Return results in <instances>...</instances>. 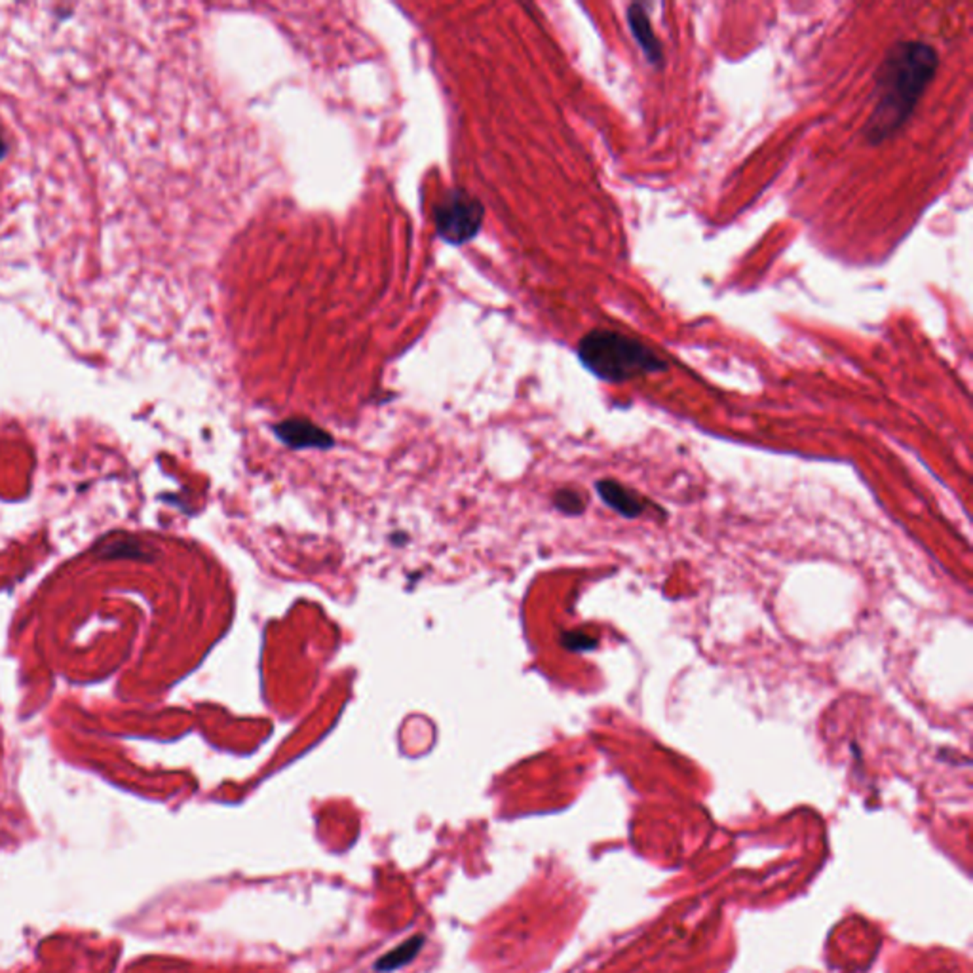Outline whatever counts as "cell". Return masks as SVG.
Segmentation results:
<instances>
[{
	"instance_id": "6da1fadb",
	"label": "cell",
	"mask_w": 973,
	"mask_h": 973,
	"mask_svg": "<svg viewBox=\"0 0 973 973\" xmlns=\"http://www.w3.org/2000/svg\"><path fill=\"white\" fill-rule=\"evenodd\" d=\"M938 69V50L921 40H903L886 51L876 71L873 113L865 124L869 143L881 145L907 124Z\"/></svg>"
},
{
	"instance_id": "7a4b0ae2",
	"label": "cell",
	"mask_w": 973,
	"mask_h": 973,
	"mask_svg": "<svg viewBox=\"0 0 973 973\" xmlns=\"http://www.w3.org/2000/svg\"><path fill=\"white\" fill-rule=\"evenodd\" d=\"M582 365L597 379L625 382L668 371L670 364L635 337L610 329H593L578 342Z\"/></svg>"
},
{
	"instance_id": "3957f363",
	"label": "cell",
	"mask_w": 973,
	"mask_h": 973,
	"mask_svg": "<svg viewBox=\"0 0 973 973\" xmlns=\"http://www.w3.org/2000/svg\"><path fill=\"white\" fill-rule=\"evenodd\" d=\"M483 204L462 189H451L434 206L437 236L451 246L468 244L482 231Z\"/></svg>"
},
{
	"instance_id": "277c9868",
	"label": "cell",
	"mask_w": 973,
	"mask_h": 973,
	"mask_svg": "<svg viewBox=\"0 0 973 973\" xmlns=\"http://www.w3.org/2000/svg\"><path fill=\"white\" fill-rule=\"evenodd\" d=\"M274 432L286 445L295 447V449H304V447L326 449L333 445V439L326 430L318 428L316 424L304 419H289V420L279 422L276 424Z\"/></svg>"
},
{
	"instance_id": "5b68a950",
	"label": "cell",
	"mask_w": 973,
	"mask_h": 973,
	"mask_svg": "<svg viewBox=\"0 0 973 973\" xmlns=\"http://www.w3.org/2000/svg\"><path fill=\"white\" fill-rule=\"evenodd\" d=\"M595 489H597L599 498H601L610 510H615L618 515L625 519H637L647 510V502L641 497H637L633 490L615 482V479H601V482L595 483Z\"/></svg>"
},
{
	"instance_id": "8992f818",
	"label": "cell",
	"mask_w": 973,
	"mask_h": 973,
	"mask_svg": "<svg viewBox=\"0 0 973 973\" xmlns=\"http://www.w3.org/2000/svg\"><path fill=\"white\" fill-rule=\"evenodd\" d=\"M625 16H628V25H630V31L635 38V43L645 53V58L648 59V63L660 65L662 59H663V50H662V44H660V40H658L655 29H652V23H650L648 13L645 12V6L632 4L628 8V13H625Z\"/></svg>"
},
{
	"instance_id": "52a82bcc",
	"label": "cell",
	"mask_w": 973,
	"mask_h": 973,
	"mask_svg": "<svg viewBox=\"0 0 973 973\" xmlns=\"http://www.w3.org/2000/svg\"><path fill=\"white\" fill-rule=\"evenodd\" d=\"M422 941H424L422 936H415V938L407 939L405 943L399 945V947H396L392 953L384 954V956L381 958V961L377 962L375 968H377L379 971H390V969H396V968H399V966H404V964L411 962L412 958H415V954L420 951Z\"/></svg>"
},
{
	"instance_id": "ba28073f",
	"label": "cell",
	"mask_w": 973,
	"mask_h": 973,
	"mask_svg": "<svg viewBox=\"0 0 973 973\" xmlns=\"http://www.w3.org/2000/svg\"><path fill=\"white\" fill-rule=\"evenodd\" d=\"M555 506H557V508L561 510L563 514L578 515V514H582L584 508H585V500H584V497L580 495V492L563 489V490H559L557 495H555Z\"/></svg>"
},
{
	"instance_id": "9c48e42d",
	"label": "cell",
	"mask_w": 973,
	"mask_h": 973,
	"mask_svg": "<svg viewBox=\"0 0 973 973\" xmlns=\"http://www.w3.org/2000/svg\"><path fill=\"white\" fill-rule=\"evenodd\" d=\"M563 643L570 650H590L595 648L597 641L593 637H588L585 633H567L563 637Z\"/></svg>"
}]
</instances>
